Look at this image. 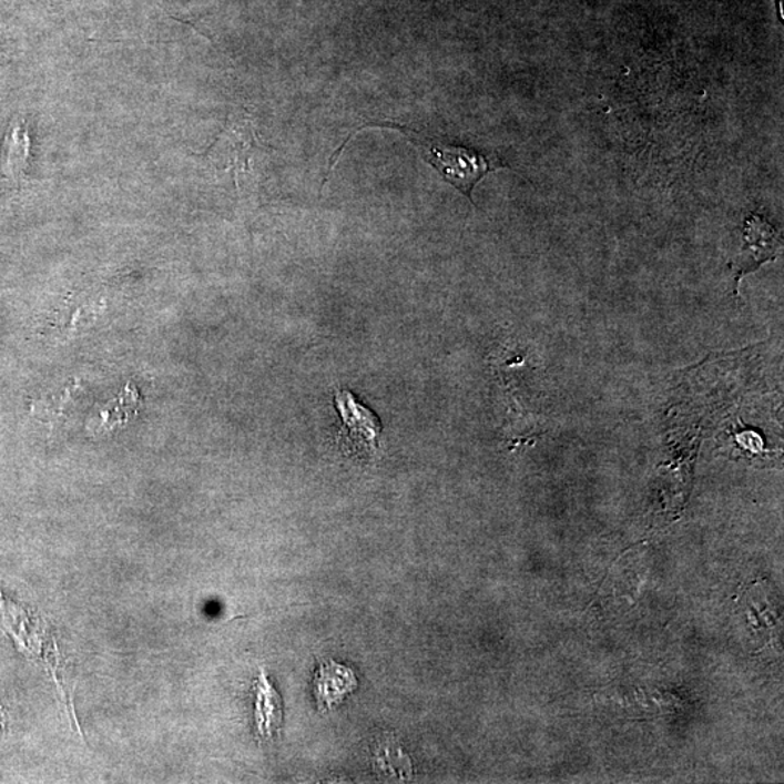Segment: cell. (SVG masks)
Returning <instances> with one entry per match:
<instances>
[{
    "label": "cell",
    "mask_w": 784,
    "mask_h": 784,
    "mask_svg": "<svg viewBox=\"0 0 784 784\" xmlns=\"http://www.w3.org/2000/svg\"><path fill=\"white\" fill-rule=\"evenodd\" d=\"M378 126H389V129L401 131L403 135H406L413 144L421 150L425 161L440 173L444 181L457 187L462 195L471 201V204H474L472 192L482 177L505 167L499 162L491 161L471 149L458 147V145H449L439 140L425 138L408 126L398 124H379Z\"/></svg>",
    "instance_id": "1"
},
{
    "label": "cell",
    "mask_w": 784,
    "mask_h": 784,
    "mask_svg": "<svg viewBox=\"0 0 784 784\" xmlns=\"http://www.w3.org/2000/svg\"><path fill=\"white\" fill-rule=\"evenodd\" d=\"M336 407L342 419L339 442L343 452L359 459H370L379 449L381 421L377 415L360 404L350 391L336 393Z\"/></svg>",
    "instance_id": "2"
},
{
    "label": "cell",
    "mask_w": 784,
    "mask_h": 784,
    "mask_svg": "<svg viewBox=\"0 0 784 784\" xmlns=\"http://www.w3.org/2000/svg\"><path fill=\"white\" fill-rule=\"evenodd\" d=\"M782 251V238L776 230L760 215H751L745 222L743 247L732 262V272L739 289L740 281L750 272L758 269L765 262L776 261Z\"/></svg>",
    "instance_id": "3"
},
{
    "label": "cell",
    "mask_w": 784,
    "mask_h": 784,
    "mask_svg": "<svg viewBox=\"0 0 784 784\" xmlns=\"http://www.w3.org/2000/svg\"><path fill=\"white\" fill-rule=\"evenodd\" d=\"M356 689H358V679L349 666L336 661H326L318 665L314 675V694H316L318 711L322 713L339 706Z\"/></svg>",
    "instance_id": "4"
},
{
    "label": "cell",
    "mask_w": 784,
    "mask_h": 784,
    "mask_svg": "<svg viewBox=\"0 0 784 784\" xmlns=\"http://www.w3.org/2000/svg\"><path fill=\"white\" fill-rule=\"evenodd\" d=\"M256 703L255 721L257 735L262 740H274L279 734L284 722V704L279 693L267 679L266 670L262 669L255 683Z\"/></svg>",
    "instance_id": "5"
},
{
    "label": "cell",
    "mask_w": 784,
    "mask_h": 784,
    "mask_svg": "<svg viewBox=\"0 0 784 784\" xmlns=\"http://www.w3.org/2000/svg\"><path fill=\"white\" fill-rule=\"evenodd\" d=\"M375 762L381 773L396 778L413 777V768L410 758L404 753L400 744L396 739H387L378 746L375 753Z\"/></svg>",
    "instance_id": "6"
}]
</instances>
